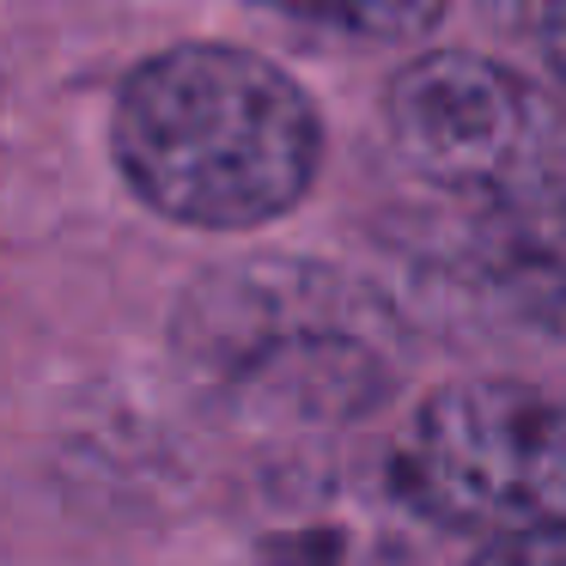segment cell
<instances>
[{
  "label": "cell",
  "instance_id": "8992f818",
  "mask_svg": "<svg viewBox=\"0 0 566 566\" xmlns=\"http://www.w3.org/2000/svg\"><path fill=\"white\" fill-rule=\"evenodd\" d=\"M262 7L298 19V25L335 31V38H366V43L420 38L444 13V0H262Z\"/></svg>",
  "mask_w": 566,
  "mask_h": 566
},
{
  "label": "cell",
  "instance_id": "52a82bcc",
  "mask_svg": "<svg viewBox=\"0 0 566 566\" xmlns=\"http://www.w3.org/2000/svg\"><path fill=\"white\" fill-rule=\"evenodd\" d=\"M481 7H493L512 25H524L536 38L542 62L554 67V80L566 86V0H481Z\"/></svg>",
  "mask_w": 566,
  "mask_h": 566
},
{
  "label": "cell",
  "instance_id": "6da1fadb",
  "mask_svg": "<svg viewBox=\"0 0 566 566\" xmlns=\"http://www.w3.org/2000/svg\"><path fill=\"white\" fill-rule=\"evenodd\" d=\"M116 165L153 213L201 232L281 220L311 189L323 123L274 62L250 50H165L116 98Z\"/></svg>",
  "mask_w": 566,
  "mask_h": 566
},
{
  "label": "cell",
  "instance_id": "3957f363",
  "mask_svg": "<svg viewBox=\"0 0 566 566\" xmlns=\"http://www.w3.org/2000/svg\"><path fill=\"white\" fill-rule=\"evenodd\" d=\"M390 135L420 177L481 201L566 177V123L530 80L469 50H432L390 86Z\"/></svg>",
  "mask_w": 566,
  "mask_h": 566
},
{
  "label": "cell",
  "instance_id": "5b68a950",
  "mask_svg": "<svg viewBox=\"0 0 566 566\" xmlns=\"http://www.w3.org/2000/svg\"><path fill=\"white\" fill-rule=\"evenodd\" d=\"M475 269L542 335L566 342V177L475 208Z\"/></svg>",
  "mask_w": 566,
  "mask_h": 566
},
{
  "label": "cell",
  "instance_id": "7a4b0ae2",
  "mask_svg": "<svg viewBox=\"0 0 566 566\" xmlns=\"http://www.w3.org/2000/svg\"><path fill=\"white\" fill-rule=\"evenodd\" d=\"M415 505L488 542L566 530V396L517 378L439 390L402 451Z\"/></svg>",
  "mask_w": 566,
  "mask_h": 566
},
{
  "label": "cell",
  "instance_id": "ba28073f",
  "mask_svg": "<svg viewBox=\"0 0 566 566\" xmlns=\"http://www.w3.org/2000/svg\"><path fill=\"white\" fill-rule=\"evenodd\" d=\"M475 566H566V530H530V536H500L475 554Z\"/></svg>",
  "mask_w": 566,
  "mask_h": 566
},
{
  "label": "cell",
  "instance_id": "277c9868",
  "mask_svg": "<svg viewBox=\"0 0 566 566\" xmlns=\"http://www.w3.org/2000/svg\"><path fill=\"white\" fill-rule=\"evenodd\" d=\"M208 347V359H220L232 378H250L262 390L293 384L311 402L347 396L371 378V347L354 311H342V298H329L317 274L256 281L250 293L226 298Z\"/></svg>",
  "mask_w": 566,
  "mask_h": 566
}]
</instances>
